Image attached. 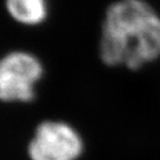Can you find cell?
Instances as JSON below:
<instances>
[{
  "instance_id": "obj_3",
  "label": "cell",
  "mask_w": 160,
  "mask_h": 160,
  "mask_svg": "<svg viewBox=\"0 0 160 160\" xmlns=\"http://www.w3.org/2000/svg\"><path fill=\"white\" fill-rule=\"evenodd\" d=\"M83 149L76 128L62 120H45L36 127L27 153L30 160H78Z\"/></svg>"
},
{
  "instance_id": "obj_2",
  "label": "cell",
  "mask_w": 160,
  "mask_h": 160,
  "mask_svg": "<svg viewBox=\"0 0 160 160\" xmlns=\"http://www.w3.org/2000/svg\"><path fill=\"white\" fill-rule=\"evenodd\" d=\"M43 66L36 55L15 50L0 58V101L28 103L36 97V87L42 79Z\"/></svg>"
},
{
  "instance_id": "obj_4",
  "label": "cell",
  "mask_w": 160,
  "mask_h": 160,
  "mask_svg": "<svg viewBox=\"0 0 160 160\" xmlns=\"http://www.w3.org/2000/svg\"><path fill=\"white\" fill-rule=\"evenodd\" d=\"M5 6L10 18L22 26L36 27L48 17V0H5Z\"/></svg>"
},
{
  "instance_id": "obj_1",
  "label": "cell",
  "mask_w": 160,
  "mask_h": 160,
  "mask_svg": "<svg viewBox=\"0 0 160 160\" xmlns=\"http://www.w3.org/2000/svg\"><path fill=\"white\" fill-rule=\"evenodd\" d=\"M109 67L137 70L160 56V15L147 0H116L107 7L98 45Z\"/></svg>"
}]
</instances>
